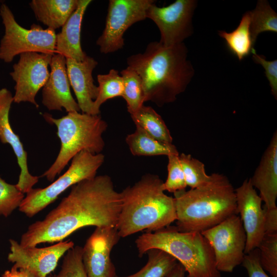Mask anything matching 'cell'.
Instances as JSON below:
<instances>
[{
    "label": "cell",
    "instance_id": "obj_1",
    "mask_svg": "<svg viewBox=\"0 0 277 277\" xmlns=\"http://www.w3.org/2000/svg\"><path fill=\"white\" fill-rule=\"evenodd\" d=\"M121 196L108 175H96L71 187L69 193L45 217L31 224L21 239L24 247L59 242L86 226L116 227Z\"/></svg>",
    "mask_w": 277,
    "mask_h": 277
},
{
    "label": "cell",
    "instance_id": "obj_2",
    "mask_svg": "<svg viewBox=\"0 0 277 277\" xmlns=\"http://www.w3.org/2000/svg\"><path fill=\"white\" fill-rule=\"evenodd\" d=\"M187 53L184 43L165 47L160 42H152L143 53L127 58L128 67L141 78L145 102L161 106L174 102L185 90L194 73Z\"/></svg>",
    "mask_w": 277,
    "mask_h": 277
},
{
    "label": "cell",
    "instance_id": "obj_3",
    "mask_svg": "<svg viewBox=\"0 0 277 277\" xmlns=\"http://www.w3.org/2000/svg\"><path fill=\"white\" fill-rule=\"evenodd\" d=\"M163 183L158 175L146 174L120 192L121 208L116 227L121 238L143 230L154 232L175 221L174 199L164 193Z\"/></svg>",
    "mask_w": 277,
    "mask_h": 277
},
{
    "label": "cell",
    "instance_id": "obj_4",
    "mask_svg": "<svg viewBox=\"0 0 277 277\" xmlns=\"http://www.w3.org/2000/svg\"><path fill=\"white\" fill-rule=\"evenodd\" d=\"M173 193L176 227L180 231L201 232L238 214L235 189L222 174L212 173L202 186Z\"/></svg>",
    "mask_w": 277,
    "mask_h": 277
},
{
    "label": "cell",
    "instance_id": "obj_5",
    "mask_svg": "<svg viewBox=\"0 0 277 277\" xmlns=\"http://www.w3.org/2000/svg\"><path fill=\"white\" fill-rule=\"evenodd\" d=\"M135 243L140 257L152 249L168 253L184 267L187 277H221L212 248L201 232L180 231L170 225L143 233Z\"/></svg>",
    "mask_w": 277,
    "mask_h": 277
},
{
    "label": "cell",
    "instance_id": "obj_6",
    "mask_svg": "<svg viewBox=\"0 0 277 277\" xmlns=\"http://www.w3.org/2000/svg\"><path fill=\"white\" fill-rule=\"evenodd\" d=\"M45 120L57 128L61 148L54 163L42 175L50 182L61 173L68 163L82 151L100 153L105 147L103 134L108 125L102 117L80 112H69L61 118L43 114Z\"/></svg>",
    "mask_w": 277,
    "mask_h": 277
},
{
    "label": "cell",
    "instance_id": "obj_7",
    "mask_svg": "<svg viewBox=\"0 0 277 277\" xmlns=\"http://www.w3.org/2000/svg\"><path fill=\"white\" fill-rule=\"evenodd\" d=\"M105 156L82 151L74 156L68 170L50 185L45 188H32L23 200L19 210L32 217L55 201L68 188L96 176L103 164Z\"/></svg>",
    "mask_w": 277,
    "mask_h": 277
},
{
    "label": "cell",
    "instance_id": "obj_8",
    "mask_svg": "<svg viewBox=\"0 0 277 277\" xmlns=\"http://www.w3.org/2000/svg\"><path fill=\"white\" fill-rule=\"evenodd\" d=\"M0 15L5 27V33L0 43L1 60L10 63L15 56L29 52L55 53V30L43 29L35 24L29 29L23 28L17 23L12 11L5 4L0 7Z\"/></svg>",
    "mask_w": 277,
    "mask_h": 277
},
{
    "label": "cell",
    "instance_id": "obj_9",
    "mask_svg": "<svg viewBox=\"0 0 277 277\" xmlns=\"http://www.w3.org/2000/svg\"><path fill=\"white\" fill-rule=\"evenodd\" d=\"M201 233L212 248L216 267L220 272H231L242 264L246 235L239 215L233 214Z\"/></svg>",
    "mask_w": 277,
    "mask_h": 277
},
{
    "label": "cell",
    "instance_id": "obj_10",
    "mask_svg": "<svg viewBox=\"0 0 277 277\" xmlns=\"http://www.w3.org/2000/svg\"><path fill=\"white\" fill-rule=\"evenodd\" d=\"M154 0H110L105 26L96 41L101 53L115 52L124 47L123 35L133 24L145 19Z\"/></svg>",
    "mask_w": 277,
    "mask_h": 277
},
{
    "label": "cell",
    "instance_id": "obj_11",
    "mask_svg": "<svg viewBox=\"0 0 277 277\" xmlns=\"http://www.w3.org/2000/svg\"><path fill=\"white\" fill-rule=\"evenodd\" d=\"M196 5L195 0H176L167 6L160 7L154 3L149 7L146 18L158 27L162 45L170 47L179 44L192 35V19Z\"/></svg>",
    "mask_w": 277,
    "mask_h": 277
},
{
    "label": "cell",
    "instance_id": "obj_12",
    "mask_svg": "<svg viewBox=\"0 0 277 277\" xmlns=\"http://www.w3.org/2000/svg\"><path fill=\"white\" fill-rule=\"evenodd\" d=\"M53 54L29 52L19 55L10 73L15 82L13 102H29L39 107L35 96L49 77L48 67Z\"/></svg>",
    "mask_w": 277,
    "mask_h": 277
},
{
    "label": "cell",
    "instance_id": "obj_13",
    "mask_svg": "<svg viewBox=\"0 0 277 277\" xmlns=\"http://www.w3.org/2000/svg\"><path fill=\"white\" fill-rule=\"evenodd\" d=\"M9 243L8 261L14 263V266L27 270L37 277H47L55 269L60 259L74 246L73 242L69 240L44 248L24 247L13 239Z\"/></svg>",
    "mask_w": 277,
    "mask_h": 277
},
{
    "label": "cell",
    "instance_id": "obj_14",
    "mask_svg": "<svg viewBox=\"0 0 277 277\" xmlns=\"http://www.w3.org/2000/svg\"><path fill=\"white\" fill-rule=\"evenodd\" d=\"M121 236L116 227H96L83 247L82 259L88 277H114L110 254Z\"/></svg>",
    "mask_w": 277,
    "mask_h": 277
},
{
    "label": "cell",
    "instance_id": "obj_15",
    "mask_svg": "<svg viewBox=\"0 0 277 277\" xmlns=\"http://www.w3.org/2000/svg\"><path fill=\"white\" fill-rule=\"evenodd\" d=\"M238 214H240L246 235L244 253L258 248L265 235L264 213L262 200L250 179L235 189Z\"/></svg>",
    "mask_w": 277,
    "mask_h": 277
},
{
    "label": "cell",
    "instance_id": "obj_16",
    "mask_svg": "<svg viewBox=\"0 0 277 277\" xmlns=\"http://www.w3.org/2000/svg\"><path fill=\"white\" fill-rule=\"evenodd\" d=\"M50 67L49 77L43 87L42 104L49 110L62 111L64 108L68 113L80 112L78 104L70 91L66 57L54 53Z\"/></svg>",
    "mask_w": 277,
    "mask_h": 277
},
{
    "label": "cell",
    "instance_id": "obj_17",
    "mask_svg": "<svg viewBox=\"0 0 277 277\" xmlns=\"http://www.w3.org/2000/svg\"><path fill=\"white\" fill-rule=\"evenodd\" d=\"M12 102L13 96L11 92L6 88L0 89V141L12 147L21 169L18 182L15 185L23 193H27L38 182L39 177L30 173L27 153L10 124L9 115Z\"/></svg>",
    "mask_w": 277,
    "mask_h": 277
},
{
    "label": "cell",
    "instance_id": "obj_18",
    "mask_svg": "<svg viewBox=\"0 0 277 277\" xmlns=\"http://www.w3.org/2000/svg\"><path fill=\"white\" fill-rule=\"evenodd\" d=\"M66 69L70 84L75 95L77 103L82 113L98 115L94 109V101L98 89L94 83L92 71L97 62L86 55L82 61L67 58Z\"/></svg>",
    "mask_w": 277,
    "mask_h": 277
},
{
    "label": "cell",
    "instance_id": "obj_19",
    "mask_svg": "<svg viewBox=\"0 0 277 277\" xmlns=\"http://www.w3.org/2000/svg\"><path fill=\"white\" fill-rule=\"evenodd\" d=\"M253 187L260 191V196L267 209L276 208L277 197V132L273 133L264 151L259 166L250 179Z\"/></svg>",
    "mask_w": 277,
    "mask_h": 277
},
{
    "label": "cell",
    "instance_id": "obj_20",
    "mask_svg": "<svg viewBox=\"0 0 277 277\" xmlns=\"http://www.w3.org/2000/svg\"><path fill=\"white\" fill-rule=\"evenodd\" d=\"M91 2L78 0L76 8L56 35L55 53L78 62L85 58L87 54L81 47V26L85 12Z\"/></svg>",
    "mask_w": 277,
    "mask_h": 277
},
{
    "label": "cell",
    "instance_id": "obj_21",
    "mask_svg": "<svg viewBox=\"0 0 277 277\" xmlns=\"http://www.w3.org/2000/svg\"><path fill=\"white\" fill-rule=\"evenodd\" d=\"M77 4L78 0H32L29 5L38 21L55 30L64 25Z\"/></svg>",
    "mask_w": 277,
    "mask_h": 277
},
{
    "label": "cell",
    "instance_id": "obj_22",
    "mask_svg": "<svg viewBox=\"0 0 277 277\" xmlns=\"http://www.w3.org/2000/svg\"><path fill=\"white\" fill-rule=\"evenodd\" d=\"M250 12H246L242 16L239 25L230 32L224 30L218 31L219 35L226 43L229 51L239 61L255 51L250 32Z\"/></svg>",
    "mask_w": 277,
    "mask_h": 277
},
{
    "label": "cell",
    "instance_id": "obj_23",
    "mask_svg": "<svg viewBox=\"0 0 277 277\" xmlns=\"http://www.w3.org/2000/svg\"><path fill=\"white\" fill-rule=\"evenodd\" d=\"M126 142L131 153L135 156H168L179 154L176 147L166 144L153 138L141 128L136 130L126 137Z\"/></svg>",
    "mask_w": 277,
    "mask_h": 277
},
{
    "label": "cell",
    "instance_id": "obj_24",
    "mask_svg": "<svg viewBox=\"0 0 277 277\" xmlns=\"http://www.w3.org/2000/svg\"><path fill=\"white\" fill-rule=\"evenodd\" d=\"M130 115L136 127L160 142L172 144L169 129L161 115L153 108L143 105Z\"/></svg>",
    "mask_w": 277,
    "mask_h": 277
},
{
    "label": "cell",
    "instance_id": "obj_25",
    "mask_svg": "<svg viewBox=\"0 0 277 277\" xmlns=\"http://www.w3.org/2000/svg\"><path fill=\"white\" fill-rule=\"evenodd\" d=\"M146 253L148 261L141 270L129 276L114 277H166L177 263L174 258L160 249H152Z\"/></svg>",
    "mask_w": 277,
    "mask_h": 277
},
{
    "label": "cell",
    "instance_id": "obj_26",
    "mask_svg": "<svg viewBox=\"0 0 277 277\" xmlns=\"http://www.w3.org/2000/svg\"><path fill=\"white\" fill-rule=\"evenodd\" d=\"M249 12L250 32L254 44L261 33L277 32V14L267 1H259L255 9Z\"/></svg>",
    "mask_w": 277,
    "mask_h": 277
},
{
    "label": "cell",
    "instance_id": "obj_27",
    "mask_svg": "<svg viewBox=\"0 0 277 277\" xmlns=\"http://www.w3.org/2000/svg\"><path fill=\"white\" fill-rule=\"evenodd\" d=\"M124 82L122 97L127 104L130 114L136 112L143 105L144 93L141 78L135 70L129 67L120 72Z\"/></svg>",
    "mask_w": 277,
    "mask_h": 277
},
{
    "label": "cell",
    "instance_id": "obj_28",
    "mask_svg": "<svg viewBox=\"0 0 277 277\" xmlns=\"http://www.w3.org/2000/svg\"><path fill=\"white\" fill-rule=\"evenodd\" d=\"M98 92L94 101V109L100 114L101 105L107 100L116 97H122L124 92V82L119 72L114 69L108 73L98 74Z\"/></svg>",
    "mask_w": 277,
    "mask_h": 277
},
{
    "label": "cell",
    "instance_id": "obj_29",
    "mask_svg": "<svg viewBox=\"0 0 277 277\" xmlns=\"http://www.w3.org/2000/svg\"><path fill=\"white\" fill-rule=\"evenodd\" d=\"M179 160L187 186L191 189L199 187L209 181L210 175L206 173L204 164L190 154H179Z\"/></svg>",
    "mask_w": 277,
    "mask_h": 277
},
{
    "label": "cell",
    "instance_id": "obj_30",
    "mask_svg": "<svg viewBox=\"0 0 277 277\" xmlns=\"http://www.w3.org/2000/svg\"><path fill=\"white\" fill-rule=\"evenodd\" d=\"M258 248L263 269L271 277H277V233L265 234Z\"/></svg>",
    "mask_w": 277,
    "mask_h": 277
},
{
    "label": "cell",
    "instance_id": "obj_31",
    "mask_svg": "<svg viewBox=\"0 0 277 277\" xmlns=\"http://www.w3.org/2000/svg\"><path fill=\"white\" fill-rule=\"evenodd\" d=\"M83 247L75 246L68 250L64 257L57 277H88L83 259Z\"/></svg>",
    "mask_w": 277,
    "mask_h": 277
},
{
    "label": "cell",
    "instance_id": "obj_32",
    "mask_svg": "<svg viewBox=\"0 0 277 277\" xmlns=\"http://www.w3.org/2000/svg\"><path fill=\"white\" fill-rule=\"evenodd\" d=\"M25 197L16 185L7 183L0 176V215L8 217L19 207Z\"/></svg>",
    "mask_w": 277,
    "mask_h": 277
},
{
    "label": "cell",
    "instance_id": "obj_33",
    "mask_svg": "<svg viewBox=\"0 0 277 277\" xmlns=\"http://www.w3.org/2000/svg\"><path fill=\"white\" fill-rule=\"evenodd\" d=\"M168 159V175L162 185L164 191L174 193L185 190L187 186L180 162L179 153L169 155Z\"/></svg>",
    "mask_w": 277,
    "mask_h": 277
},
{
    "label": "cell",
    "instance_id": "obj_34",
    "mask_svg": "<svg viewBox=\"0 0 277 277\" xmlns=\"http://www.w3.org/2000/svg\"><path fill=\"white\" fill-rule=\"evenodd\" d=\"M252 58L257 64L262 66L271 87V93L276 99L277 97V60L267 61L262 55L258 54L256 51L252 53Z\"/></svg>",
    "mask_w": 277,
    "mask_h": 277
},
{
    "label": "cell",
    "instance_id": "obj_35",
    "mask_svg": "<svg viewBox=\"0 0 277 277\" xmlns=\"http://www.w3.org/2000/svg\"><path fill=\"white\" fill-rule=\"evenodd\" d=\"M242 264L247 270L249 277H270L260 264L258 248L245 254Z\"/></svg>",
    "mask_w": 277,
    "mask_h": 277
},
{
    "label": "cell",
    "instance_id": "obj_36",
    "mask_svg": "<svg viewBox=\"0 0 277 277\" xmlns=\"http://www.w3.org/2000/svg\"><path fill=\"white\" fill-rule=\"evenodd\" d=\"M264 213V229L265 234L277 233V208L267 209L263 207Z\"/></svg>",
    "mask_w": 277,
    "mask_h": 277
},
{
    "label": "cell",
    "instance_id": "obj_37",
    "mask_svg": "<svg viewBox=\"0 0 277 277\" xmlns=\"http://www.w3.org/2000/svg\"><path fill=\"white\" fill-rule=\"evenodd\" d=\"M2 277H37L33 273L23 269L18 268L14 266L6 270Z\"/></svg>",
    "mask_w": 277,
    "mask_h": 277
},
{
    "label": "cell",
    "instance_id": "obj_38",
    "mask_svg": "<svg viewBox=\"0 0 277 277\" xmlns=\"http://www.w3.org/2000/svg\"><path fill=\"white\" fill-rule=\"evenodd\" d=\"M186 271L184 267L177 263L166 277H185Z\"/></svg>",
    "mask_w": 277,
    "mask_h": 277
},
{
    "label": "cell",
    "instance_id": "obj_39",
    "mask_svg": "<svg viewBox=\"0 0 277 277\" xmlns=\"http://www.w3.org/2000/svg\"><path fill=\"white\" fill-rule=\"evenodd\" d=\"M47 277H57L56 274H49Z\"/></svg>",
    "mask_w": 277,
    "mask_h": 277
},
{
    "label": "cell",
    "instance_id": "obj_40",
    "mask_svg": "<svg viewBox=\"0 0 277 277\" xmlns=\"http://www.w3.org/2000/svg\"><path fill=\"white\" fill-rule=\"evenodd\" d=\"M2 2H3L2 1H0V3H3Z\"/></svg>",
    "mask_w": 277,
    "mask_h": 277
}]
</instances>
